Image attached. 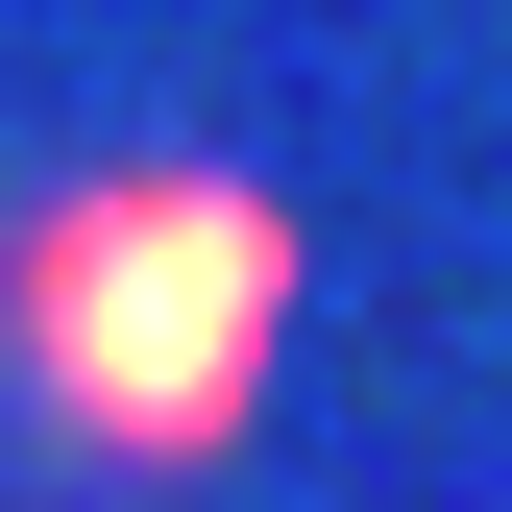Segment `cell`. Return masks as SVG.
Listing matches in <instances>:
<instances>
[{"label": "cell", "instance_id": "1", "mask_svg": "<svg viewBox=\"0 0 512 512\" xmlns=\"http://www.w3.org/2000/svg\"><path fill=\"white\" fill-rule=\"evenodd\" d=\"M293 196L220 147H122V171H49L25 220H0V391H25L74 464L122 488H196L244 464V415H269L293 366Z\"/></svg>", "mask_w": 512, "mask_h": 512}]
</instances>
